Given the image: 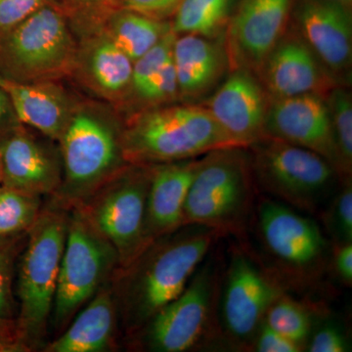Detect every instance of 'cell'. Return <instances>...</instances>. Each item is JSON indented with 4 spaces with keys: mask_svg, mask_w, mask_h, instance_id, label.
I'll return each mask as SVG.
<instances>
[{
    "mask_svg": "<svg viewBox=\"0 0 352 352\" xmlns=\"http://www.w3.org/2000/svg\"><path fill=\"white\" fill-rule=\"evenodd\" d=\"M54 0H0V38Z\"/></svg>",
    "mask_w": 352,
    "mask_h": 352,
    "instance_id": "obj_31",
    "label": "cell"
},
{
    "mask_svg": "<svg viewBox=\"0 0 352 352\" xmlns=\"http://www.w3.org/2000/svg\"><path fill=\"white\" fill-rule=\"evenodd\" d=\"M78 38L64 13L50 3L0 38V76L19 82L71 76Z\"/></svg>",
    "mask_w": 352,
    "mask_h": 352,
    "instance_id": "obj_6",
    "label": "cell"
},
{
    "mask_svg": "<svg viewBox=\"0 0 352 352\" xmlns=\"http://www.w3.org/2000/svg\"><path fill=\"white\" fill-rule=\"evenodd\" d=\"M254 349L258 352H298L302 351L303 347L287 339L263 322L256 333Z\"/></svg>",
    "mask_w": 352,
    "mask_h": 352,
    "instance_id": "obj_35",
    "label": "cell"
},
{
    "mask_svg": "<svg viewBox=\"0 0 352 352\" xmlns=\"http://www.w3.org/2000/svg\"><path fill=\"white\" fill-rule=\"evenodd\" d=\"M122 141L126 163L136 166L196 159L240 147L205 106L182 102L124 117Z\"/></svg>",
    "mask_w": 352,
    "mask_h": 352,
    "instance_id": "obj_3",
    "label": "cell"
},
{
    "mask_svg": "<svg viewBox=\"0 0 352 352\" xmlns=\"http://www.w3.org/2000/svg\"><path fill=\"white\" fill-rule=\"evenodd\" d=\"M263 322L302 347L311 330V318L307 310L285 295L278 298L268 308Z\"/></svg>",
    "mask_w": 352,
    "mask_h": 352,
    "instance_id": "obj_28",
    "label": "cell"
},
{
    "mask_svg": "<svg viewBox=\"0 0 352 352\" xmlns=\"http://www.w3.org/2000/svg\"><path fill=\"white\" fill-rule=\"evenodd\" d=\"M31 351V349L19 340L0 339V352Z\"/></svg>",
    "mask_w": 352,
    "mask_h": 352,
    "instance_id": "obj_39",
    "label": "cell"
},
{
    "mask_svg": "<svg viewBox=\"0 0 352 352\" xmlns=\"http://www.w3.org/2000/svg\"><path fill=\"white\" fill-rule=\"evenodd\" d=\"M325 99L330 111L340 175L349 178L352 168L351 94L346 88L338 85L326 94Z\"/></svg>",
    "mask_w": 352,
    "mask_h": 352,
    "instance_id": "obj_26",
    "label": "cell"
},
{
    "mask_svg": "<svg viewBox=\"0 0 352 352\" xmlns=\"http://www.w3.org/2000/svg\"><path fill=\"white\" fill-rule=\"evenodd\" d=\"M41 212V196L0 189V238L27 232Z\"/></svg>",
    "mask_w": 352,
    "mask_h": 352,
    "instance_id": "obj_27",
    "label": "cell"
},
{
    "mask_svg": "<svg viewBox=\"0 0 352 352\" xmlns=\"http://www.w3.org/2000/svg\"><path fill=\"white\" fill-rule=\"evenodd\" d=\"M247 148L219 149L201 157L184 206V226L219 233L244 226L254 200V176Z\"/></svg>",
    "mask_w": 352,
    "mask_h": 352,
    "instance_id": "obj_5",
    "label": "cell"
},
{
    "mask_svg": "<svg viewBox=\"0 0 352 352\" xmlns=\"http://www.w3.org/2000/svg\"><path fill=\"white\" fill-rule=\"evenodd\" d=\"M270 99L256 73L238 68L204 106L236 144L248 148L264 136Z\"/></svg>",
    "mask_w": 352,
    "mask_h": 352,
    "instance_id": "obj_14",
    "label": "cell"
},
{
    "mask_svg": "<svg viewBox=\"0 0 352 352\" xmlns=\"http://www.w3.org/2000/svg\"><path fill=\"white\" fill-rule=\"evenodd\" d=\"M236 0H182L170 20L171 31L219 38L224 34Z\"/></svg>",
    "mask_w": 352,
    "mask_h": 352,
    "instance_id": "obj_25",
    "label": "cell"
},
{
    "mask_svg": "<svg viewBox=\"0 0 352 352\" xmlns=\"http://www.w3.org/2000/svg\"><path fill=\"white\" fill-rule=\"evenodd\" d=\"M117 302L112 289L101 287L68 329L45 347L47 352H102L112 347Z\"/></svg>",
    "mask_w": 352,
    "mask_h": 352,
    "instance_id": "obj_23",
    "label": "cell"
},
{
    "mask_svg": "<svg viewBox=\"0 0 352 352\" xmlns=\"http://www.w3.org/2000/svg\"><path fill=\"white\" fill-rule=\"evenodd\" d=\"M0 189H1V184H0Z\"/></svg>",
    "mask_w": 352,
    "mask_h": 352,
    "instance_id": "obj_42",
    "label": "cell"
},
{
    "mask_svg": "<svg viewBox=\"0 0 352 352\" xmlns=\"http://www.w3.org/2000/svg\"><path fill=\"white\" fill-rule=\"evenodd\" d=\"M52 203L41 210L27 232V247L19 274L22 342L32 349L41 346L54 305L60 266L66 244L69 215Z\"/></svg>",
    "mask_w": 352,
    "mask_h": 352,
    "instance_id": "obj_4",
    "label": "cell"
},
{
    "mask_svg": "<svg viewBox=\"0 0 352 352\" xmlns=\"http://www.w3.org/2000/svg\"><path fill=\"white\" fill-rule=\"evenodd\" d=\"M264 135L311 150L339 171V159L325 96L305 94L271 98Z\"/></svg>",
    "mask_w": 352,
    "mask_h": 352,
    "instance_id": "obj_15",
    "label": "cell"
},
{
    "mask_svg": "<svg viewBox=\"0 0 352 352\" xmlns=\"http://www.w3.org/2000/svg\"><path fill=\"white\" fill-rule=\"evenodd\" d=\"M333 1L340 2V3L344 4V6L347 7L351 6V0H333Z\"/></svg>",
    "mask_w": 352,
    "mask_h": 352,
    "instance_id": "obj_40",
    "label": "cell"
},
{
    "mask_svg": "<svg viewBox=\"0 0 352 352\" xmlns=\"http://www.w3.org/2000/svg\"><path fill=\"white\" fill-rule=\"evenodd\" d=\"M200 157L150 166L145 215V243L175 232L184 226V206Z\"/></svg>",
    "mask_w": 352,
    "mask_h": 352,
    "instance_id": "obj_20",
    "label": "cell"
},
{
    "mask_svg": "<svg viewBox=\"0 0 352 352\" xmlns=\"http://www.w3.org/2000/svg\"><path fill=\"white\" fill-rule=\"evenodd\" d=\"M219 38L178 34L173 48L179 102L193 103L210 94L230 69L228 56Z\"/></svg>",
    "mask_w": 352,
    "mask_h": 352,
    "instance_id": "obj_21",
    "label": "cell"
},
{
    "mask_svg": "<svg viewBox=\"0 0 352 352\" xmlns=\"http://www.w3.org/2000/svg\"><path fill=\"white\" fill-rule=\"evenodd\" d=\"M291 0H242L224 32L231 69L258 75L266 58L286 34Z\"/></svg>",
    "mask_w": 352,
    "mask_h": 352,
    "instance_id": "obj_10",
    "label": "cell"
},
{
    "mask_svg": "<svg viewBox=\"0 0 352 352\" xmlns=\"http://www.w3.org/2000/svg\"><path fill=\"white\" fill-rule=\"evenodd\" d=\"M258 76L270 98L305 94L326 96L340 85L296 32L282 36Z\"/></svg>",
    "mask_w": 352,
    "mask_h": 352,
    "instance_id": "obj_17",
    "label": "cell"
},
{
    "mask_svg": "<svg viewBox=\"0 0 352 352\" xmlns=\"http://www.w3.org/2000/svg\"><path fill=\"white\" fill-rule=\"evenodd\" d=\"M307 349L310 352H346L349 351V340L339 327L326 325L314 333Z\"/></svg>",
    "mask_w": 352,
    "mask_h": 352,
    "instance_id": "obj_34",
    "label": "cell"
},
{
    "mask_svg": "<svg viewBox=\"0 0 352 352\" xmlns=\"http://www.w3.org/2000/svg\"><path fill=\"white\" fill-rule=\"evenodd\" d=\"M21 124L8 96L0 88V134Z\"/></svg>",
    "mask_w": 352,
    "mask_h": 352,
    "instance_id": "obj_37",
    "label": "cell"
},
{
    "mask_svg": "<svg viewBox=\"0 0 352 352\" xmlns=\"http://www.w3.org/2000/svg\"><path fill=\"white\" fill-rule=\"evenodd\" d=\"M2 182V170H1V161H0V184Z\"/></svg>",
    "mask_w": 352,
    "mask_h": 352,
    "instance_id": "obj_41",
    "label": "cell"
},
{
    "mask_svg": "<svg viewBox=\"0 0 352 352\" xmlns=\"http://www.w3.org/2000/svg\"><path fill=\"white\" fill-rule=\"evenodd\" d=\"M2 187L43 196L54 195L63 168L56 153L19 124L0 134Z\"/></svg>",
    "mask_w": 352,
    "mask_h": 352,
    "instance_id": "obj_16",
    "label": "cell"
},
{
    "mask_svg": "<svg viewBox=\"0 0 352 352\" xmlns=\"http://www.w3.org/2000/svg\"><path fill=\"white\" fill-rule=\"evenodd\" d=\"M282 295L279 285L251 258L235 254L227 271L222 298V321L226 332L238 342L252 339L268 308Z\"/></svg>",
    "mask_w": 352,
    "mask_h": 352,
    "instance_id": "obj_13",
    "label": "cell"
},
{
    "mask_svg": "<svg viewBox=\"0 0 352 352\" xmlns=\"http://www.w3.org/2000/svg\"><path fill=\"white\" fill-rule=\"evenodd\" d=\"M182 0H120V9L157 21H170Z\"/></svg>",
    "mask_w": 352,
    "mask_h": 352,
    "instance_id": "obj_33",
    "label": "cell"
},
{
    "mask_svg": "<svg viewBox=\"0 0 352 352\" xmlns=\"http://www.w3.org/2000/svg\"><path fill=\"white\" fill-rule=\"evenodd\" d=\"M258 219L264 245L287 268L305 272L323 263L328 245L314 220L270 200L259 205Z\"/></svg>",
    "mask_w": 352,
    "mask_h": 352,
    "instance_id": "obj_12",
    "label": "cell"
},
{
    "mask_svg": "<svg viewBox=\"0 0 352 352\" xmlns=\"http://www.w3.org/2000/svg\"><path fill=\"white\" fill-rule=\"evenodd\" d=\"M118 267V254L111 243L80 208H72L52 309L56 330L71 321Z\"/></svg>",
    "mask_w": 352,
    "mask_h": 352,
    "instance_id": "obj_9",
    "label": "cell"
},
{
    "mask_svg": "<svg viewBox=\"0 0 352 352\" xmlns=\"http://www.w3.org/2000/svg\"><path fill=\"white\" fill-rule=\"evenodd\" d=\"M100 30L133 63L173 32L170 21L151 19L126 9L111 14Z\"/></svg>",
    "mask_w": 352,
    "mask_h": 352,
    "instance_id": "obj_24",
    "label": "cell"
},
{
    "mask_svg": "<svg viewBox=\"0 0 352 352\" xmlns=\"http://www.w3.org/2000/svg\"><path fill=\"white\" fill-rule=\"evenodd\" d=\"M214 280L212 271L205 266L175 300L146 324L143 328L150 351L184 352L200 342L210 317Z\"/></svg>",
    "mask_w": 352,
    "mask_h": 352,
    "instance_id": "obj_11",
    "label": "cell"
},
{
    "mask_svg": "<svg viewBox=\"0 0 352 352\" xmlns=\"http://www.w3.org/2000/svg\"><path fill=\"white\" fill-rule=\"evenodd\" d=\"M296 32L337 80L349 74L352 20L349 7L333 0H300L295 9Z\"/></svg>",
    "mask_w": 352,
    "mask_h": 352,
    "instance_id": "obj_18",
    "label": "cell"
},
{
    "mask_svg": "<svg viewBox=\"0 0 352 352\" xmlns=\"http://www.w3.org/2000/svg\"><path fill=\"white\" fill-rule=\"evenodd\" d=\"M120 0H54L64 13L76 38L101 29L106 19L120 9Z\"/></svg>",
    "mask_w": 352,
    "mask_h": 352,
    "instance_id": "obj_29",
    "label": "cell"
},
{
    "mask_svg": "<svg viewBox=\"0 0 352 352\" xmlns=\"http://www.w3.org/2000/svg\"><path fill=\"white\" fill-rule=\"evenodd\" d=\"M201 226H185L152 243L120 273L118 298L131 332L144 327L186 289L219 235Z\"/></svg>",
    "mask_w": 352,
    "mask_h": 352,
    "instance_id": "obj_1",
    "label": "cell"
},
{
    "mask_svg": "<svg viewBox=\"0 0 352 352\" xmlns=\"http://www.w3.org/2000/svg\"><path fill=\"white\" fill-rule=\"evenodd\" d=\"M254 180L292 207L314 212L328 198L339 171L311 150L264 135L249 147Z\"/></svg>",
    "mask_w": 352,
    "mask_h": 352,
    "instance_id": "obj_7",
    "label": "cell"
},
{
    "mask_svg": "<svg viewBox=\"0 0 352 352\" xmlns=\"http://www.w3.org/2000/svg\"><path fill=\"white\" fill-rule=\"evenodd\" d=\"M27 232L0 238V317L4 318H12L14 263Z\"/></svg>",
    "mask_w": 352,
    "mask_h": 352,
    "instance_id": "obj_30",
    "label": "cell"
},
{
    "mask_svg": "<svg viewBox=\"0 0 352 352\" xmlns=\"http://www.w3.org/2000/svg\"><path fill=\"white\" fill-rule=\"evenodd\" d=\"M0 339L22 342L17 321L0 317Z\"/></svg>",
    "mask_w": 352,
    "mask_h": 352,
    "instance_id": "obj_38",
    "label": "cell"
},
{
    "mask_svg": "<svg viewBox=\"0 0 352 352\" xmlns=\"http://www.w3.org/2000/svg\"><path fill=\"white\" fill-rule=\"evenodd\" d=\"M150 176V166L129 164L76 206L117 252L118 270L131 265L147 249L145 215Z\"/></svg>",
    "mask_w": 352,
    "mask_h": 352,
    "instance_id": "obj_8",
    "label": "cell"
},
{
    "mask_svg": "<svg viewBox=\"0 0 352 352\" xmlns=\"http://www.w3.org/2000/svg\"><path fill=\"white\" fill-rule=\"evenodd\" d=\"M333 227L340 243L352 242V186L351 180L336 198L333 207Z\"/></svg>",
    "mask_w": 352,
    "mask_h": 352,
    "instance_id": "obj_32",
    "label": "cell"
},
{
    "mask_svg": "<svg viewBox=\"0 0 352 352\" xmlns=\"http://www.w3.org/2000/svg\"><path fill=\"white\" fill-rule=\"evenodd\" d=\"M133 62L101 30L78 38L71 76L97 100L119 111L131 83Z\"/></svg>",
    "mask_w": 352,
    "mask_h": 352,
    "instance_id": "obj_19",
    "label": "cell"
},
{
    "mask_svg": "<svg viewBox=\"0 0 352 352\" xmlns=\"http://www.w3.org/2000/svg\"><path fill=\"white\" fill-rule=\"evenodd\" d=\"M124 117L110 104L78 99L60 138L63 176L52 203L72 208L129 164L122 150Z\"/></svg>",
    "mask_w": 352,
    "mask_h": 352,
    "instance_id": "obj_2",
    "label": "cell"
},
{
    "mask_svg": "<svg viewBox=\"0 0 352 352\" xmlns=\"http://www.w3.org/2000/svg\"><path fill=\"white\" fill-rule=\"evenodd\" d=\"M335 268L340 279L351 287L352 284V244L340 243L335 252Z\"/></svg>",
    "mask_w": 352,
    "mask_h": 352,
    "instance_id": "obj_36",
    "label": "cell"
},
{
    "mask_svg": "<svg viewBox=\"0 0 352 352\" xmlns=\"http://www.w3.org/2000/svg\"><path fill=\"white\" fill-rule=\"evenodd\" d=\"M0 88L21 124L59 141L78 100L60 82H19L0 76Z\"/></svg>",
    "mask_w": 352,
    "mask_h": 352,
    "instance_id": "obj_22",
    "label": "cell"
}]
</instances>
